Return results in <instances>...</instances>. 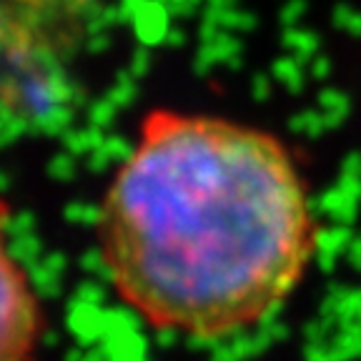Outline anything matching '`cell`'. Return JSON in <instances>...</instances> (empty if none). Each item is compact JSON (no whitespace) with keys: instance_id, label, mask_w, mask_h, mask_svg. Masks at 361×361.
<instances>
[{"instance_id":"6da1fadb","label":"cell","mask_w":361,"mask_h":361,"mask_svg":"<svg viewBox=\"0 0 361 361\" xmlns=\"http://www.w3.org/2000/svg\"><path fill=\"white\" fill-rule=\"evenodd\" d=\"M103 266L158 331L224 338L271 316L314 254L288 148L248 123L153 108L103 193Z\"/></svg>"},{"instance_id":"3957f363","label":"cell","mask_w":361,"mask_h":361,"mask_svg":"<svg viewBox=\"0 0 361 361\" xmlns=\"http://www.w3.org/2000/svg\"><path fill=\"white\" fill-rule=\"evenodd\" d=\"M11 203L0 196V361H33L43 336V306L20 261L13 256Z\"/></svg>"},{"instance_id":"7a4b0ae2","label":"cell","mask_w":361,"mask_h":361,"mask_svg":"<svg viewBox=\"0 0 361 361\" xmlns=\"http://www.w3.org/2000/svg\"><path fill=\"white\" fill-rule=\"evenodd\" d=\"M96 0H0V98L20 106L40 80L63 75Z\"/></svg>"}]
</instances>
